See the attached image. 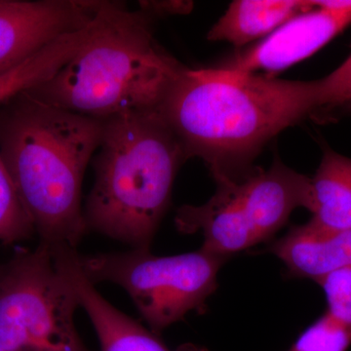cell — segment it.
<instances>
[{
	"mask_svg": "<svg viewBox=\"0 0 351 351\" xmlns=\"http://www.w3.org/2000/svg\"><path fill=\"white\" fill-rule=\"evenodd\" d=\"M2 265H0V271H1Z\"/></svg>",
	"mask_w": 351,
	"mask_h": 351,
	"instance_id": "44dd1931",
	"label": "cell"
},
{
	"mask_svg": "<svg viewBox=\"0 0 351 351\" xmlns=\"http://www.w3.org/2000/svg\"><path fill=\"white\" fill-rule=\"evenodd\" d=\"M77 307L50 245L17 249L0 271V350L92 351L76 330Z\"/></svg>",
	"mask_w": 351,
	"mask_h": 351,
	"instance_id": "8992f818",
	"label": "cell"
},
{
	"mask_svg": "<svg viewBox=\"0 0 351 351\" xmlns=\"http://www.w3.org/2000/svg\"><path fill=\"white\" fill-rule=\"evenodd\" d=\"M104 121L56 108L27 91L0 108V156L40 242L76 249L88 232L83 178Z\"/></svg>",
	"mask_w": 351,
	"mask_h": 351,
	"instance_id": "7a4b0ae2",
	"label": "cell"
},
{
	"mask_svg": "<svg viewBox=\"0 0 351 351\" xmlns=\"http://www.w3.org/2000/svg\"><path fill=\"white\" fill-rule=\"evenodd\" d=\"M317 283L326 297V314L351 332V265L328 274Z\"/></svg>",
	"mask_w": 351,
	"mask_h": 351,
	"instance_id": "ac0fdd59",
	"label": "cell"
},
{
	"mask_svg": "<svg viewBox=\"0 0 351 351\" xmlns=\"http://www.w3.org/2000/svg\"><path fill=\"white\" fill-rule=\"evenodd\" d=\"M186 159L160 110L105 120L92 159L94 186L83 208L88 232L132 249H151L169 206L176 175Z\"/></svg>",
	"mask_w": 351,
	"mask_h": 351,
	"instance_id": "277c9868",
	"label": "cell"
},
{
	"mask_svg": "<svg viewBox=\"0 0 351 351\" xmlns=\"http://www.w3.org/2000/svg\"><path fill=\"white\" fill-rule=\"evenodd\" d=\"M138 10L147 14L149 17L156 16L181 15L193 10L191 1H140Z\"/></svg>",
	"mask_w": 351,
	"mask_h": 351,
	"instance_id": "ffe728a7",
	"label": "cell"
},
{
	"mask_svg": "<svg viewBox=\"0 0 351 351\" xmlns=\"http://www.w3.org/2000/svg\"><path fill=\"white\" fill-rule=\"evenodd\" d=\"M298 14L251 48L216 66L233 75L276 73L311 57L351 25V0L311 1Z\"/></svg>",
	"mask_w": 351,
	"mask_h": 351,
	"instance_id": "52a82bcc",
	"label": "cell"
},
{
	"mask_svg": "<svg viewBox=\"0 0 351 351\" xmlns=\"http://www.w3.org/2000/svg\"><path fill=\"white\" fill-rule=\"evenodd\" d=\"M95 19L86 27L53 41L19 66L0 75V108L14 97L52 77L89 41Z\"/></svg>",
	"mask_w": 351,
	"mask_h": 351,
	"instance_id": "9a60e30c",
	"label": "cell"
},
{
	"mask_svg": "<svg viewBox=\"0 0 351 351\" xmlns=\"http://www.w3.org/2000/svg\"><path fill=\"white\" fill-rule=\"evenodd\" d=\"M228 258L199 250L159 257L151 249L82 255L80 271L90 283L110 282L130 295L149 329L160 336L189 313H203Z\"/></svg>",
	"mask_w": 351,
	"mask_h": 351,
	"instance_id": "5b68a950",
	"label": "cell"
},
{
	"mask_svg": "<svg viewBox=\"0 0 351 351\" xmlns=\"http://www.w3.org/2000/svg\"><path fill=\"white\" fill-rule=\"evenodd\" d=\"M313 7L304 0H239L233 1L208 32L211 41L242 46L269 36L298 14Z\"/></svg>",
	"mask_w": 351,
	"mask_h": 351,
	"instance_id": "4fadbf2b",
	"label": "cell"
},
{
	"mask_svg": "<svg viewBox=\"0 0 351 351\" xmlns=\"http://www.w3.org/2000/svg\"><path fill=\"white\" fill-rule=\"evenodd\" d=\"M101 1L0 0V75L69 32L86 27Z\"/></svg>",
	"mask_w": 351,
	"mask_h": 351,
	"instance_id": "ba28073f",
	"label": "cell"
},
{
	"mask_svg": "<svg viewBox=\"0 0 351 351\" xmlns=\"http://www.w3.org/2000/svg\"><path fill=\"white\" fill-rule=\"evenodd\" d=\"M316 99V80L186 69L160 112L188 159H202L216 182H239L270 138L317 112Z\"/></svg>",
	"mask_w": 351,
	"mask_h": 351,
	"instance_id": "6da1fadb",
	"label": "cell"
},
{
	"mask_svg": "<svg viewBox=\"0 0 351 351\" xmlns=\"http://www.w3.org/2000/svg\"><path fill=\"white\" fill-rule=\"evenodd\" d=\"M269 251L282 261L289 276L318 282L351 265V230H325L307 221L291 228Z\"/></svg>",
	"mask_w": 351,
	"mask_h": 351,
	"instance_id": "7c38bea8",
	"label": "cell"
},
{
	"mask_svg": "<svg viewBox=\"0 0 351 351\" xmlns=\"http://www.w3.org/2000/svg\"><path fill=\"white\" fill-rule=\"evenodd\" d=\"M57 262L75 289L80 307L91 320L101 351H210L191 343L170 350L158 335L113 306L96 290L80 271L76 251H62Z\"/></svg>",
	"mask_w": 351,
	"mask_h": 351,
	"instance_id": "30bf717a",
	"label": "cell"
},
{
	"mask_svg": "<svg viewBox=\"0 0 351 351\" xmlns=\"http://www.w3.org/2000/svg\"><path fill=\"white\" fill-rule=\"evenodd\" d=\"M317 112L334 110L351 104V52L330 75L316 80Z\"/></svg>",
	"mask_w": 351,
	"mask_h": 351,
	"instance_id": "d6986e66",
	"label": "cell"
},
{
	"mask_svg": "<svg viewBox=\"0 0 351 351\" xmlns=\"http://www.w3.org/2000/svg\"><path fill=\"white\" fill-rule=\"evenodd\" d=\"M36 232L5 164L0 156V242L13 245Z\"/></svg>",
	"mask_w": 351,
	"mask_h": 351,
	"instance_id": "2e32d148",
	"label": "cell"
},
{
	"mask_svg": "<svg viewBox=\"0 0 351 351\" xmlns=\"http://www.w3.org/2000/svg\"><path fill=\"white\" fill-rule=\"evenodd\" d=\"M175 225L184 234L202 233L201 248L223 257L260 244L240 202L237 182H218L216 193L206 203L179 208Z\"/></svg>",
	"mask_w": 351,
	"mask_h": 351,
	"instance_id": "8fae6325",
	"label": "cell"
},
{
	"mask_svg": "<svg viewBox=\"0 0 351 351\" xmlns=\"http://www.w3.org/2000/svg\"><path fill=\"white\" fill-rule=\"evenodd\" d=\"M237 189L260 243L271 239L294 210H309L311 206V177L295 172L280 160L237 182Z\"/></svg>",
	"mask_w": 351,
	"mask_h": 351,
	"instance_id": "9c48e42d",
	"label": "cell"
},
{
	"mask_svg": "<svg viewBox=\"0 0 351 351\" xmlns=\"http://www.w3.org/2000/svg\"><path fill=\"white\" fill-rule=\"evenodd\" d=\"M351 345V332L328 314L307 327L288 351H346Z\"/></svg>",
	"mask_w": 351,
	"mask_h": 351,
	"instance_id": "e0dca14e",
	"label": "cell"
},
{
	"mask_svg": "<svg viewBox=\"0 0 351 351\" xmlns=\"http://www.w3.org/2000/svg\"><path fill=\"white\" fill-rule=\"evenodd\" d=\"M311 179L309 223L325 230H351V158L325 149Z\"/></svg>",
	"mask_w": 351,
	"mask_h": 351,
	"instance_id": "5bb4252c",
	"label": "cell"
},
{
	"mask_svg": "<svg viewBox=\"0 0 351 351\" xmlns=\"http://www.w3.org/2000/svg\"><path fill=\"white\" fill-rule=\"evenodd\" d=\"M152 20L120 2L101 1L89 41L27 93L101 121L160 110L171 87L188 68L157 43Z\"/></svg>",
	"mask_w": 351,
	"mask_h": 351,
	"instance_id": "3957f363",
	"label": "cell"
},
{
	"mask_svg": "<svg viewBox=\"0 0 351 351\" xmlns=\"http://www.w3.org/2000/svg\"><path fill=\"white\" fill-rule=\"evenodd\" d=\"M0 351H3V350H0Z\"/></svg>",
	"mask_w": 351,
	"mask_h": 351,
	"instance_id": "7402d4cb",
	"label": "cell"
}]
</instances>
